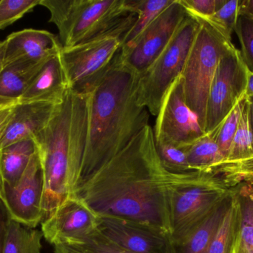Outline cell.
I'll return each instance as SVG.
<instances>
[{"instance_id":"1","label":"cell","mask_w":253,"mask_h":253,"mask_svg":"<svg viewBox=\"0 0 253 253\" xmlns=\"http://www.w3.org/2000/svg\"><path fill=\"white\" fill-rule=\"evenodd\" d=\"M215 178L213 174L199 171L181 175L168 172L159 158L153 128L149 125L78 186L72 197L83 201L99 215H114L155 226L170 238L171 191Z\"/></svg>"},{"instance_id":"2","label":"cell","mask_w":253,"mask_h":253,"mask_svg":"<svg viewBox=\"0 0 253 253\" xmlns=\"http://www.w3.org/2000/svg\"><path fill=\"white\" fill-rule=\"evenodd\" d=\"M137 77L122 62L119 52L88 93L87 144L75 189L150 125L148 110L137 101Z\"/></svg>"},{"instance_id":"3","label":"cell","mask_w":253,"mask_h":253,"mask_svg":"<svg viewBox=\"0 0 253 253\" xmlns=\"http://www.w3.org/2000/svg\"><path fill=\"white\" fill-rule=\"evenodd\" d=\"M87 126L88 94L68 87L48 123L33 137L44 177L43 220L72 197L80 179Z\"/></svg>"},{"instance_id":"4","label":"cell","mask_w":253,"mask_h":253,"mask_svg":"<svg viewBox=\"0 0 253 253\" xmlns=\"http://www.w3.org/2000/svg\"><path fill=\"white\" fill-rule=\"evenodd\" d=\"M50 12L62 47L87 41L129 14L126 0H41Z\"/></svg>"},{"instance_id":"5","label":"cell","mask_w":253,"mask_h":253,"mask_svg":"<svg viewBox=\"0 0 253 253\" xmlns=\"http://www.w3.org/2000/svg\"><path fill=\"white\" fill-rule=\"evenodd\" d=\"M136 15L129 13L108 31L84 43L61 50L60 59L68 87L88 94L106 73L123 46Z\"/></svg>"},{"instance_id":"6","label":"cell","mask_w":253,"mask_h":253,"mask_svg":"<svg viewBox=\"0 0 253 253\" xmlns=\"http://www.w3.org/2000/svg\"><path fill=\"white\" fill-rule=\"evenodd\" d=\"M195 18L199 29L180 77L186 103L205 132L208 95L215 71L221 58L234 45L208 22Z\"/></svg>"},{"instance_id":"7","label":"cell","mask_w":253,"mask_h":253,"mask_svg":"<svg viewBox=\"0 0 253 253\" xmlns=\"http://www.w3.org/2000/svg\"><path fill=\"white\" fill-rule=\"evenodd\" d=\"M199 27V21L187 13L165 50L138 74L137 101L151 115L157 116L167 92L181 76Z\"/></svg>"},{"instance_id":"8","label":"cell","mask_w":253,"mask_h":253,"mask_svg":"<svg viewBox=\"0 0 253 253\" xmlns=\"http://www.w3.org/2000/svg\"><path fill=\"white\" fill-rule=\"evenodd\" d=\"M222 180L179 186L169 196V226L172 246L196 231L230 196Z\"/></svg>"},{"instance_id":"9","label":"cell","mask_w":253,"mask_h":253,"mask_svg":"<svg viewBox=\"0 0 253 253\" xmlns=\"http://www.w3.org/2000/svg\"><path fill=\"white\" fill-rule=\"evenodd\" d=\"M249 72L240 50L235 46L221 58L208 95L206 135L217 138L226 119L246 97Z\"/></svg>"},{"instance_id":"10","label":"cell","mask_w":253,"mask_h":253,"mask_svg":"<svg viewBox=\"0 0 253 253\" xmlns=\"http://www.w3.org/2000/svg\"><path fill=\"white\" fill-rule=\"evenodd\" d=\"M187 16L179 0H174L131 46L122 48V62L135 74H141L165 50Z\"/></svg>"},{"instance_id":"11","label":"cell","mask_w":253,"mask_h":253,"mask_svg":"<svg viewBox=\"0 0 253 253\" xmlns=\"http://www.w3.org/2000/svg\"><path fill=\"white\" fill-rule=\"evenodd\" d=\"M155 142L190 147L206 135L194 112L186 103L181 77L168 89L153 129Z\"/></svg>"},{"instance_id":"12","label":"cell","mask_w":253,"mask_h":253,"mask_svg":"<svg viewBox=\"0 0 253 253\" xmlns=\"http://www.w3.org/2000/svg\"><path fill=\"white\" fill-rule=\"evenodd\" d=\"M43 195L44 177L37 151L14 187L4 185L1 181L0 199L11 219L31 228H37L44 219Z\"/></svg>"},{"instance_id":"13","label":"cell","mask_w":253,"mask_h":253,"mask_svg":"<svg viewBox=\"0 0 253 253\" xmlns=\"http://www.w3.org/2000/svg\"><path fill=\"white\" fill-rule=\"evenodd\" d=\"M99 215L83 201L69 198L42 222L43 237L49 243L74 245L98 230Z\"/></svg>"},{"instance_id":"14","label":"cell","mask_w":253,"mask_h":253,"mask_svg":"<svg viewBox=\"0 0 253 253\" xmlns=\"http://www.w3.org/2000/svg\"><path fill=\"white\" fill-rule=\"evenodd\" d=\"M98 230L134 253H174L169 235L150 224L114 215H99Z\"/></svg>"},{"instance_id":"15","label":"cell","mask_w":253,"mask_h":253,"mask_svg":"<svg viewBox=\"0 0 253 253\" xmlns=\"http://www.w3.org/2000/svg\"><path fill=\"white\" fill-rule=\"evenodd\" d=\"M60 40L45 30L25 28L4 41V67L16 62H44L62 50Z\"/></svg>"},{"instance_id":"16","label":"cell","mask_w":253,"mask_h":253,"mask_svg":"<svg viewBox=\"0 0 253 253\" xmlns=\"http://www.w3.org/2000/svg\"><path fill=\"white\" fill-rule=\"evenodd\" d=\"M60 52L44 64L32 82L18 99L19 104L32 102L57 103L68 88L61 62Z\"/></svg>"},{"instance_id":"17","label":"cell","mask_w":253,"mask_h":253,"mask_svg":"<svg viewBox=\"0 0 253 253\" xmlns=\"http://www.w3.org/2000/svg\"><path fill=\"white\" fill-rule=\"evenodd\" d=\"M56 104L49 102L18 104L1 141L0 150L19 141L32 139L48 123Z\"/></svg>"},{"instance_id":"18","label":"cell","mask_w":253,"mask_h":253,"mask_svg":"<svg viewBox=\"0 0 253 253\" xmlns=\"http://www.w3.org/2000/svg\"><path fill=\"white\" fill-rule=\"evenodd\" d=\"M37 151L32 139L19 141L0 150V177L1 183L14 187Z\"/></svg>"},{"instance_id":"19","label":"cell","mask_w":253,"mask_h":253,"mask_svg":"<svg viewBox=\"0 0 253 253\" xmlns=\"http://www.w3.org/2000/svg\"><path fill=\"white\" fill-rule=\"evenodd\" d=\"M232 202V189L230 196L216 210L196 231L185 240L174 245V253H208L211 244L230 207Z\"/></svg>"},{"instance_id":"20","label":"cell","mask_w":253,"mask_h":253,"mask_svg":"<svg viewBox=\"0 0 253 253\" xmlns=\"http://www.w3.org/2000/svg\"><path fill=\"white\" fill-rule=\"evenodd\" d=\"M47 61H22L4 66L0 74V98L19 99Z\"/></svg>"},{"instance_id":"21","label":"cell","mask_w":253,"mask_h":253,"mask_svg":"<svg viewBox=\"0 0 253 253\" xmlns=\"http://www.w3.org/2000/svg\"><path fill=\"white\" fill-rule=\"evenodd\" d=\"M241 247V210L232 190V202L211 244L208 253H239Z\"/></svg>"},{"instance_id":"22","label":"cell","mask_w":253,"mask_h":253,"mask_svg":"<svg viewBox=\"0 0 253 253\" xmlns=\"http://www.w3.org/2000/svg\"><path fill=\"white\" fill-rule=\"evenodd\" d=\"M129 13L136 17L123 37L122 48L131 46L156 18L169 7L174 0H126Z\"/></svg>"},{"instance_id":"23","label":"cell","mask_w":253,"mask_h":253,"mask_svg":"<svg viewBox=\"0 0 253 253\" xmlns=\"http://www.w3.org/2000/svg\"><path fill=\"white\" fill-rule=\"evenodd\" d=\"M187 160L192 171L210 173L217 163L225 160L217 144L216 137L205 135L187 148Z\"/></svg>"},{"instance_id":"24","label":"cell","mask_w":253,"mask_h":253,"mask_svg":"<svg viewBox=\"0 0 253 253\" xmlns=\"http://www.w3.org/2000/svg\"><path fill=\"white\" fill-rule=\"evenodd\" d=\"M42 231L11 219L4 253H41Z\"/></svg>"},{"instance_id":"25","label":"cell","mask_w":253,"mask_h":253,"mask_svg":"<svg viewBox=\"0 0 253 253\" xmlns=\"http://www.w3.org/2000/svg\"><path fill=\"white\" fill-rule=\"evenodd\" d=\"M232 190L240 206L241 248L253 253V182L243 183Z\"/></svg>"},{"instance_id":"26","label":"cell","mask_w":253,"mask_h":253,"mask_svg":"<svg viewBox=\"0 0 253 253\" xmlns=\"http://www.w3.org/2000/svg\"><path fill=\"white\" fill-rule=\"evenodd\" d=\"M253 157V141L250 127L248 100L246 97V101L242 110L239 126L226 160H245Z\"/></svg>"},{"instance_id":"27","label":"cell","mask_w":253,"mask_h":253,"mask_svg":"<svg viewBox=\"0 0 253 253\" xmlns=\"http://www.w3.org/2000/svg\"><path fill=\"white\" fill-rule=\"evenodd\" d=\"M156 150L164 167L171 173H190L194 172L190 169L187 160V148L177 147L167 143H156Z\"/></svg>"},{"instance_id":"28","label":"cell","mask_w":253,"mask_h":253,"mask_svg":"<svg viewBox=\"0 0 253 253\" xmlns=\"http://www.w3.org/2000/svg\"><path fill=\"white\" fill-rule=\"evenodd\" d=\"M240 2L241 0H227L225 4L212 16L207 18H198L208 22L221 32L227 40L232 41V34L235 31L239 16Z\"/></svg>"},{"instance_id":"29","label":"cell","mask_w":253,"mask_h":253,"mask_svg":"<svg viewBox=\"0 0 253 253\" xmlns=\"http://www.w3.org/2000/svg\"><path fill=\"white\" fill-rule=\"evenodd\" d=\"M41 0H0V31L32 11Z\"/></svg>"},{"instance_id":"30","label":"cell","mask_w":253,"mask_h":253,"mask_svg":"<svg viewBox=\"0 0 253 253\" xmlns=\"http://www.w3.org/2000/svg\"><path fill=\"white\" fill-rule=\"evenodd\" d=\"M68 245L83 253H134L113 242L99 230L86 239Z\"/></svg>"},{"instance_id":"31","label":"cell","mask_w":253,"mask_h":253,"mask_svg":"<svg viewBox=\"0 0 253 253\" xmlns=\"http://www.w3.org/2000/svg\"><path fill=\"white\" fill-rule=\"evenodd\" d=\"M245 101L246 97L236 105L218 130L216 138L217 144L225 159L228 156L232 142L237 131Z\"/></svg>"},{"instance_id":"32","label":"cell","mask_w":253,"mask_h":253,"mask_svg":"<svg viewBox=\"0 0 253 253\" xmlns=\"http://www.w3.org/2000/svg\"><path fill=\"white\" fill-rule=\"evenodd\" d=\"M235 32L241 46V54L251 72H253V19L239 15Z\"/></svg>"},{"instance_id":"33","label":"cell","mask_w":253,"mask_h":253,"mask_svg":"<svg viewBox=\"0 0 253 253\" xmlns=\"http://www.w3.org/2000/svg\"><path fill=\"white\" fill-rule=\"evenodd\" d=\"M186 11L191 16L207 18L221 8L227 0H179Z\"/></svg>"},{"instance_id":"34","label":"cell","mask_w":253,"mask_h":253,"mask_svg":"<svg viewBox=\"0 0 253 253\" xmlns=\"http://www.w3.org/2000/svg\"><path fill=\"white\" fill-rule=\"evenodd\" d=\"M18 104V101H14L0 107V145L5 135L7 127L11 122Z\"/></svg>"},{"instance_id":"35","label":"cell","mask_w":253,"mask_h":253,"mask_svg":"<svg viewBox=\"0 0 253 253\" xmlns=\"http://www.w3.org/2000/svg\"><path fill=\"white\" fill-rule=\"evenodd\" d=\"M10 221L11 217L5 205L0 199V253H4Z\"/></svg>"},{"instance_id":"36","label":"cell","mask_w":253,"mask_h":253,"mask_svg":"<svg viewBox=\"0 0 253 253\" xmlns=\"http://www.w3.org/2000/svg\"><path fill=\"white\" fill-rule=\"evenodd\" d=\"M239 15H245L253 19V0H241Z\"/></svg>"},{"instance_id":"37","label":"cell","mask_w":253,"mask_h":253,"mask_svg":"<svg viewBox=\"0 0 253 253\" xmlns=\"http://www.w3.org/2000/svg\"><path fill=\"white\" fill-rule=\"evenodd\" d=\"M55 253H83L68 245H55Z\"/></svg>"},{"instance_id":"38","label":"cell","mask_w":253,"mask_h":253,"mask_svg":"<svg viewBox=\"0 0 253 253\" xmlns=\"http://www.w3.org/2000/svg\"><path fill=\"white\" fill-rule=\"evenodd\" d=\"M247 100H248V117H249L250 127H251L253 141V97H247Z\"/></svg>"},{"instance_id":"39","label":"cell","mask_w":253,"mask_h":253,"mask_svg":"<svg viewBox=\"0 0 253 253\" xmlns=\"http://www.w3.org/2000/svg\"><path fill=\"white\" fill-rule=\"evenodd\" d=\"M247 97H253V72L250 71L248 75V87L246 92Z\"/></svg>"},{"instance_id":"40","label":"cell","mask_w":253,"mask_h":253,"mask_svg":"<svg viewBox=\"0 0 253 253\" xmlns=\"http://www.w3.org/2000/svg\"><path fill=\"white\" fill-rule=\"evenodd\" d=\"M4 68V41L0 46V74Z\"/></svg>"},{"instance_id":"41","label":"cell","mask_w":253,"mask_h":253,"mask_svg":"<svg viewBox=\"0 0 253 253\" xmlns=\"http://www.w3.org/2000/svg\"><path fill=\"white\" fill-rule=\"evenodd\" d=\"M14 101H18V100H7L0 98V107L6 105V104L10 103V102H13Z\"/></svg>"},{"instance_id":"42","label":"cell","mask_w":253,"mask_h":253,"mask_svg":"<svg viewBox=\"0 0 253 253\" xmlns=\"http://www.w3.org/2000/svg\"><path fill=\"white\" fill-rule=\"evenodd\" d=\"M239 253H246L245 252V251H243V250H242V248H241L240 247V251H239Z\"/></svg>"},{"instance_id":"43","label":"cell","mask_w":253,"mask_h":253,"mask_svg":"<svg viewBox=\"0 0 253 253\" xmlns=\"http://www.w3.org/2000/svg\"><path fill=\"white\" fill-rule=\"evenodd\" d=\"M0 187H1V177H0Z\"/></svg>"},{"instance_id":"44","label":"cell","mask_w":253,"mask_h":253,"mask_svg":"<svg viewBox=\"0 0 253 253\" xmlns=\"http://www.w3.org/2000/svg\"><path fill=\"white\" fill-rule=\"evenodd\" d=\"M1 43H2V42H0V46H1Z\"/></svg>"}]
</instances>
